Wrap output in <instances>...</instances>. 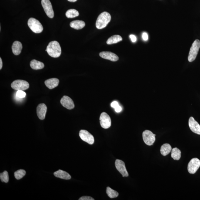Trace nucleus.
<instances>
[{"instance_id":"f257e3e1","label":"nucleus","mask_w":200,"mask_h":200,"mask_svg":"<svg viewBox=\"0 0 200 200\" xmlns=\"http://www.w3.org/2000/svg\"><path fill=\"white\" fill-rule=\"evenodd\" d=\"M45 50L49 56L53 58H58L61 54V47L59 43L56 41L50 42Z\"/></svg>"},{"instance_id":"f03ea898","label":"nucleus","mask_w":200,"mask_h":200,"mask_svg":"<svg viewBox=\"0 0 200 200\" xmlns=\"http://www.w3.org/2000/svg\"><path fill=\"white\" fill-rule=\"evenodd\" d=\"M111 19V17L110 13L107 12H104L101 13L97 18L96 23V26L98 29H102L107 26Z\"/></svg>"},{"instance_id":"7ed1b4c3","label":"nucleus","mask_w":200,"mask_h":200,"mask_svg":"<svg viewBox=\"0 0 200 200\" xmlns=\"http://www.w3.org/2000/svg\"><path fill=\"white\" fill-rule=\"evenodd\" d=\"M28 26L33 32L39 33L43 31V27L41 23L38 20L34 18L29 19L28 22Z\"/></svg>"},{"instance_id":"20e7f679","label":"nucleus","mask_w":200,"mask_h":200,"mask_svg":"<svg viewBox=\"0 0 200 200\" xmlns=\"http://www.w3.org/2000/svg\"><path fill=\"white\" fill-rule=\"evenodd\" d=\"M200 48V41L199 40H195L193 43L190 50L189 56L188 57V61L189 62L194 61L195 59Z\"/></svg>"},{"instance_id":"39448f33","label":"nucleus","mask_w":200,"mask_h":200,"mask_svg":"<svg viewBox=\"0 0 200 200\" xmlns=\"http://www.w3.org/2000/svg\"><path fill=\"white\" fill-rule=\"evenodd\" d=\"M12 88L13 90H25L29 88L28 82L22 80H16L11 83Z\"/></svg>"},{"instance_id":"423d86ee","label":"nucleus","mask_w":200,"mask_h":200,"mask_svg":"<svg viewBox=\"0 0 200 200\" xmlns=\"http://www.w3.org/2000/svg\"><path fill=\"white\" fill-rule=\"evenodd\" d=\"M142 137L144 142L147 145H152L155 142V136L150 131H144L143 132Z\"/></svg>"},{"instance_id":"0eeeda50","label":"nucleus","mask_w":200,"mask_h":200,"mask_svg":"<svg viewBox=\"0 0 200 200\" xmlns=\"http://www.w3.org/2000/svg\"><path fill=\"white\" fill-rule=\"evenodd\" d=\"M200 166V161L197 158L192 159L188 164V172L190 174H194L196 172Z\"/></svg>"},{"instance_id":"6e6552de","label":"nucleus","mask_w":200,"mask_h":200,"mask_svg":"<svg viewBox=\"0 0 200 200\" xmlns=\"http://www.w3.org/2000/svg\"><path fill=\"white\" fill-rule=\"evenodd\" d=\"M100 119V125L102 128L105 129L110 128L111 125V120L108 114L105 112H102Z\"/></svg>"},{"instance_id":"1a4fd4ad","label":"nucleus","mask_w":200,"mask_h":200,"mask_svg":"<svg viewBox=\"0 0 200 200\" xmlns=\"http://www.w3.org/2000/svg\"><path fill=\"white\" fill-rule=\"evenodd\" d=\"M41 3L47 15L49 18H53L54 13L49 0H42Z\"/></svg>"},{"instance_id":"9d476101","label":"nucleus","mask_w":200,"mask_h":200,"mask_svg":"<svg viewBox=\"0 0 200 200\" xmlns=\"http://www.w3.org/2000/svg\"><path fill=\"white\" fill-rule=\"evenodd\" d=\"M79 135L82 140L87 142V143L90 144H94L95 141L94 137L88 131L85 130H80L79 133Z\"/></svg>"},{"instance_id":"9b49d317","label":"nucleus","mask_w":200,"mask_h":200,"mask_svg":"<svg viewBox=\"0 0 200 200\" xmlns=\"http://www.w3.org/2000/svg\"><path fill=\"white\" fill-rule=\"evenodd\" d=\"M115 165L116 168L122 174L123 177H127L129 176L128 172L126 169L125 163L119 159L115 161Z\"/></svg>"},{"instance_id":"f8f14e48","label":"nucleus","mask_w":200,"mask_h":200,"mask_svg":"<svg viewBox=\"0 0 200 200\" xmlns=\"http://www.w3.org/2000/svg\"><path fill=\"white\" fill-rule=\"evenodd\" d=\"M60 103L64 107L68 110H71L74 108L75 104L73 100L67 96H64L60 100Z\"/></svg>"},{"instance_id":"ddd939ff","label":"nucleus","mask_w":200,"mask_h":200,"mask_svg":"<svg viewBox=\"0 0 200 200\" xmlns=\"http://www.w3.org/2000/svg\"><path fill=\"white\" fill-rule=\"evenodd\" d=\"M189 126L192 131L200 135V125L195 120L194 117H191L189 120Z\"/></svg>"},{"instance_id":"4468645a","label":"nucleus","mask_w":200,"mask_h":200,"mask_svg":"<svg viewBox=\"0 0 200 200\" xmlns=\"http://www.w3.org/2000/svg\"><path fill=\"white\" fill-rule=\"evenodd\" d=\"M100 56L104 59L116 62L119 60V57L115 54L110 52H102L100 53Z\"/></svg>"},{"instance_id":"2eb2a0df","label":"nucleus","mask_w":200,"mask_h":200,"mask_svg":"<svg viewBox=\"0 0 200 200\" xmlns=\"http://www.w3.org/2000/svg\"><path fill=\"white\" fill-rule=\"evenodd\" d=\"M47 107L44 103H41L37 107V114L39 118L41 120L45 119Z\"/></svg>"},{"instance_id":"dca6fc26","label":"nucleus","mask_w":200,"mask_h":200,"mask_svg":"<svg viewBox=\"0 0 200 200\" xmlns=\"http://www.w3.org/2000/svg\"><path fill=\"white\" fill-rule=\"evenodd\" d=\"M59 80L58 79L53 78L48 79L45 82V83L48 88L52 90L58 86Z\"/></svg>"},{"instance_id":"f3484780","label":"nucleus","mask_w":200,"mask_h":200,"mask_svg":"<svg viewBox=\"0 0 200 200\" xmlns=\"http://www.w3.org/2000/svg\"><path fill=\"white\" fill-rule=\"evenodd\" d=\"M22 48V45L21 42L18 41H15L12 47L13 53L15 55H19L21 53Z\"/></svg>"},{"instance_id":"a211bd4d","label":"nucleus","mask_w":200,"mask_h":200,"mask_svg":"<svg viewBox=\"0 0 200 200\" xmlns=\"http://www.w3.org/2000/svg\"><path fill=\"white\" fill-rule=\"evenodd\" d=\"M54 175L57 178L65 180H69L71 178L68 173L61 170H59L54 173Z\"/></svg>"},{"instance_id":"6ab92c4d","label":"nucleus","mask_w":200,"mask_h":200,"mask_svg":"<svg viewBox=\"0 0 200 200\" xmlns=\"http://www.w3.org/2000/svg\"><path fill=\"white\" fill-rule=\"evenodd\" d=\"M70 26L74 29L79 30L81 29L84 27L85 23L84 22L80 20H76L72 21L70 24Z\"/></svg>"},{"instance_id":"aec40b11","label":"nucleus","mask_w":200,"mask_h":200,"mask_svg":"<svg viewBox=\"0 0 200 200\" xmlns=\"http://www.w3.org/2000/svg\"><path fill=\"white\" fill-rule=\"evenodd\" d=\"M30 66L33 69L39 70L44 68L45 65L44 63L42 62L33 59L31 60L30 63Z\"/></svg>"},{"instance_id":"412c9836","label":"nucleus","mask_w":200,"mask_h":200,"mask_svg":"<svg viewBox=\"0 0 200 200\" xmlns=\"http://www.w3.org/2000/svg\"><path fill=\"white\" fill-rule=\"evenodd\" d=\"M172 150V147L170 144H165L161 146V153L163 156H166L169 154Z\"/></svg>"},{"instance_id":"4be33fe9","label":"nucleus","mask_w":200,"mask_h":200,"mask_svg":"<svg viewBox=\"0 0 200 200\" xmlns=\"http://www.w3.org/2000/svg\"><path fill=\"white\" fill-rule=\"evenodd\" d=\"M122 40V37L119 35H114L107 40V43L108 45L115 44L121 41Z\"/></svg>"},{"instance_id":"5701e85b","label":"nucleus","mask_w":200,"mask_h":200,"mask_svg":"<svg viewBox=\"0 0 200 200\" xmlns=\"http://www.w3.org/2000/svg\"><path fill=\"white\" fill-rule=\"evenodd\" d=\"M181 151L177 147L174 148L171 151V157L175 160H179L181 157Z\"/></svg>"},{"instance_id":"b1692460","label":"nucleus","mask_w":200,"mask_h":200,"mask_svg":"<svg viewBox=\"0 0 200 200\" xmlns=\"http://www.w3.org/2000/svg\"><path fill=\"white\" fill-rule=\"evenodd\" d=\"M66 15L67 18H72L79 15V13L78 11L75 9H70L68 10L66 13Z\"/></svg>"},{"instance_id":"393cba45","label":"nucleus","mask_w":200,"mask_h":200,"mask_svg":"<svg viewBox=\"0 0 200 200\" xmlns=\"http://www.w3.org/2000/svg\"><path fill=\"white\" fill-rule=\"evenodd\" d=\"M106 192L107 195L110 198H116L119 195L117 191L114 190L110 187L107 188Z\"/></svg>"},{"instance_id":"a878e982","label":"nucleus","mask_w":200,"mask_h":200,"mask_svg":"<svg viewBox=\"0 0 200 200\" xmlns=\"http://www.w3.org/2000/svg\"><path fill=\"white\" fill-rule=\"evenodd\" d=\"M26 174V171L24 170L19 169L14 173V176L16 179L19 180L24 177Z\"/></svg>"},{"instance_id":"bb28decb","label":"nucleus","mask_w":200,"mask_h":200,"mask_svg":"<svg viewBox=\"0 0 200 200\" xmlns=\"http://www.w3.org/2000/svg\"><path fill=\"white\" fill-rule=\"evenodd\" d=\"M0 179L2 182L7 183L9 181V176L7 171H5L0 174Z\"/></svg>"},{"instance_id":"cd10ccee","label":"nucleus","mask_w":200,"mask_h":200,"mask_svg":"<svg viewBox=\"0 0 200 200\" xmlns=\"http://www.w3.org/2000/svg\"><path fill=\"white\" fill-rule=\"evenodd\" d=\"M111 107L115 109V112L117 113H119L121 111L122 108L119 105V104L117 101L113 102L111 104Z\"/></svg>"},{"instance_id":"c85d7f7f","label":"nucleus","mask_w":200,"mask_h":200,"mask_svg":"<svg viewBox=\"0 0 200 200\" xmlns=\"http://www.w3.org/2000/svg\"><path fill=\"white\" fill-rule=\"evenodd\" d=\"M23 90H19L16 92V96L19 98H24L26 96V93Z\"/></svg>"},{"instance_id":"c756f323","label":"nucleus","mask_w":200,"mask_h":200,"mask_svg":"<svg viewBox=\"0 0 200 200\" xmlns=\"http://www.w3.org/2000/svg\"><path fill=\"white\" fill-rule=\"evenodd\" d=\"M79 200H94V199L90 196H83L80 198Z\"/></svg>"},{"instance_id":"7c9ffc66","label":"nucleus","mask_w":200,"mask_h":200,"mask_svg":"<svg viewBox=\"0 0 200 200\" xmlns=\"http://www.w3.org/2000/svg\"><path fill=\"white\" fill-rule=\"evenodd\" d=\"M142 38L144 41H147L148 39V36L147 33L144 32L142 34Z\"/></svg>"},{"instance_id":"2f4dec72","label":"nucleus","mask_w":200,"mask_h":200,"mask_svg":"<svg viewBox=\"0 0 200 200\" xmlns=\"http://www.w3.org/2000/svg\"><path fill=\"white\" fill-rule=\"evenodd\" d=\"M130 38L133 42H135L137 41V39L135 36L133 35H130Z\"/></svg>"},{"instance_id":"473e14b6","label":"nucleus","mask_w":200,"mask_h":200,"mask_svg":"<svg viewBox=\"0 0 200 200\" xmlns=\"http://www.w3.org/2000/svg\"><path fill=\"white\" fill-rule=\"evenodd\" d=\"M3 63L2 60L1 58H0V69H1L2 68Z\"/></svg>"},{"instance_id":"72a5a7b5","label":"nucleus","mask_w":200,"mask_h":200,"mask_svg":"<svg viewBox=\"0 0 200 200\" xmlns=\"http://www.w3.org/2000/svg\"><path fill=\"white\" fill-rule=\"evenodd\" d=\"M69 2H75L77 0H68Z\"/></svg>"}]
</instances>
